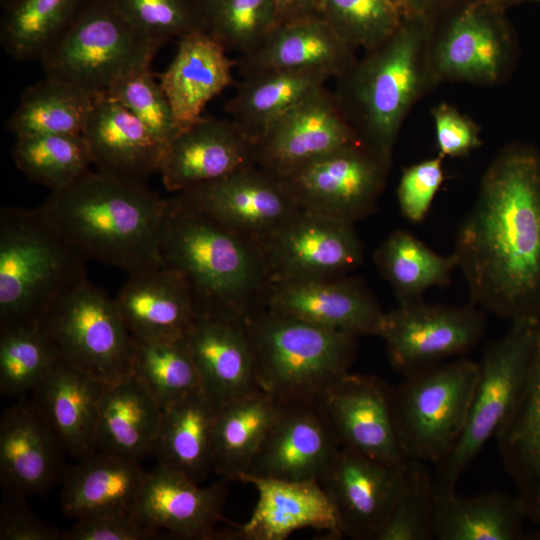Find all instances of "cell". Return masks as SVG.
<instances>
[{
	"instance_id": "cell-1",
	"label": "cell",
	"mask_w": 540,
	"mask_h": 540,
	"mask_svg": "<svg viewBox=\"0 0 540 540\" xmlns=\"http://www.w3.org/2000/svg\"><path fill=\"white\" fill-rule=\"evenodd\" d=\"M471 303L500 318H540V152L511 142L487 166L454 250Z\"/></svg>"
},
{
	"instance_id": "cell-2",
	"label": "cell",
	"mask_w": 540,
	"mask_h": 540,
	"mask_svg": "<svg viewBox=\"0 0 540 540\" xmlns=\"http://www.w3.org/2000/svg\"><path fill=\"white\" fill-rule=\"evenodd\" d=\"M166 200L144 182L88 170L40 206L63 237L86 259L128 275L162 267L161 227Z\"/></svg>"
},
{
	"instance_id": "cell-3",
	"label": "cell",
	"mask_w": 540,
	"mask_h": 540,
	"mask_svg": "<svg viewBox=\"0 0 540 540\" xmlns=\"http://www.w3.org/2000/svg\"><path fill=\"white\" fill-rule=\"evenodd\" d=\"M160 256L183 277L197 316L245 322L260 309L268 276L258 245L177 197L166 200Z\"/></svg>"
},
{
	"instance_id": "cell-4",
	"label": "cell",
	"mask_w": 540,
	"mask_h": 540,
	"mask_svg": "<svg viewBox=\"0 0 540 540\" xmlns=\"http://www.w3.org/2000/svg\"><path fill=\"white\" fill-rule=\"evenodd\" d=\"M433 21L404 16L396 30L343 75L333 91L359 141L392 165L404 120L439 84L430 61Z\"/></svg>"
},
{
	"instance_id": "cell-5",
	"label": "cell",
	"mask_w": 540,
	"mask_h": 540,
	"mask_svg": "<svg viewBox=\"0 0 540 540\" xmlns=\"http://www.w3.org/2000/svg\"><path fill=\"white\" fill-rule=\"evenodd\" d=\"M84 258L41 208L0 211V329L41 323L51 304L87 278Z\"/></svg>"
},
{
	"instance_id": "cell-6",
	"label": "cell",
	"mask_w": 540,
	"mask_h": 540,
	"mask_svg": "<svg viewBox=\"0 0 540 540\" xmlns=\"http://www.w3.org/2000/svg\"><path fill=\"white\" fill-rule=\"evenodd\" d=\"M260 388L279 401L318 400L350 372L357 337L257 310L245 322Z\"/></svg>"
},
{
	"instance_id": "cell-7",
	"label": "cell",
	"mask_w": 540,
	"mask_h": 540,
	"mask_svg": "<svg viewBox=\"0 0 540 540\" xmlns=\"http://www.w3.org/2000/svg\"><path fill=\"white\" fill-rule=\"evenodd\" d=\"M539 333L540 318L517 319L486 347L464 428L435 464L436 492L455 491L461 475L515 407L531 374Z\"/></svg>"
},
{
	"instance_id": "cell-8",
	"label": "cell",
	"mask_w": 540,
	"mask_h": 540,
	"mask_svg": "<svg viewBox=\"0 0 540 540\" xmlns=\"http://www.w3.org/2000/svg\"><path fill=\"white\" fill-rule=\"evenodd\" d=\"M479 363L457 358L405 377L394 388V418L406 459L437 464L466 423Z\"/></svg>"
},
{
	"instance_id": "cell-9",
	"label": "cell",
	"mask_w": 540,
	"mask_h": 540,
	"mask_svg": "<svg viewBox=\"0 0 540 540\" xmlns=\"http://www.w3.org/2000/svg\"><path fill=\"white\" fill-rule=\"evenodd\" d=\"M160 46L139 32L109 0H89L41 64L45 76L97 96L126 74L151 64Z\"/></svg>"
},
{
	"instance_id": "cell-10",
	"label": "cell",
	"mask_w": 540,
	"mask_h": 540,
	"mask_svg": "<svg viewBox=\"0 0 540 540\" xmlns=\"http://www.w3.org/2000/svg\"><path fill=\"white\" fill-rule=\"evenodd\" d=\"M42 325L62 357L105 383L131 375L133 339L115 299L86 278L59 296Z\"/></svg>"
},
{
	"instance_id": "cell-11",
	"label": "cell",
	"mask_w": 540,
	"mask_h": 540,
	"mask_svg": "<svg viewBox=\"0 0 540 540\" xmlns=\"http://www.w3.org/2000/svg\"><path fill=\"white\" fill-rule=\"evenodd\" d=\"M430 61L439 83L494 86L516 64L519 47L494 0H474L440 29L433 23Z\"/></svg>"
},
{
	"instance_id": "cell-12",
	"label": "cell",
	"mask_w": 540,
	"mask_h": 540,
	"mask_svg": "<svg viewBox=\"0 0 540 540\" xmlns=\"http://www.w3.org/2000/svg\"><path fill=\"white\" fill-rule=\"evenodd\" d=\"M485 326V311L472 303L455 307L422 299L385 312L379 336L392 367L408 377L468 352Z\"/></svg>"
},
{
	"instance_id": "cell-13",
	"label": "cell",
	"mask_w": 540,
	"mask_h": 540,
	"mask_svg": "<svg viewBox=\"0 0 540 540\" xmlns=\"http://www.w3.org/2000/svg\"><path fill=\"white\" fill-rule=\"evenodd\" d=\"M391 167L356 142L280 180L299 209L354 224L375 211Z\"/></svg>"
},
{
	"instance_id": "cell-14",
	"label": "cell",
	"mask_w": 540,
	"mask_h": 540,
	"mask_svg": "<svg viewBox=\"0 0 540 540\" xmlns=\"http://www.w3.org/2000/svg\"><path fill=\"white\" fill-rule=\"evenodd\" d=\"M270 280L345 276L363 261V244L349 223L299 210L258 244Z\"/></svg>"
},
{
	"instance_id": "cell-15",
	"label": "cell",
	"mask_w": 540,
	"mask_h": 540,
	"mask_svg": "<svg viewBox=\"0 0 540 540\" xmlns=\"http://www.w3.org/2000/svg\"><path fill=\"white\" fill-rule=\"evenodd\" d=\"M360 142L327 86L293 107L253 141L257 166L283 179L311 162Z\"/></svg>"
},
{
	"instance_id": "cell-16",
	"label": "cell",
	"mask_w": 540,
	"mask_h": 540,
	"mask_svg": "<svg viewBox=\"0 0 540 540\" xmlns=\"http://www.w3.org/2000/svg\"><path fill=\"white\" fill-rule=\"evenodd\" d=\"M176 197L255 244L301 210L281 180L257 165L195 185Z\"/></svg>"
},
{
	"instance_id": "cell-17",
	"label": "cell",
	"mask_w": 540,
	"mask_h": 540,
	"mask_svg": "<svg viewBox=\"0 0 540 540\" xmlns=\"http://www.w3.org/2000/svg\"><path fill=\"white\" fill-rule=\"evenodd\" d=\"M260 309L353 336H379L385 312L355 277L270 280Z\"/></svg>"
},
{
	"instance_id": "cell-18",
	"label": "cell",
	"mask_w": 540,
	"mask_h": 540,
	"mask_svg": "<svg viewBox=\"0 0 540 540\" xmlns=\"http://www.w3.org/2000/svg\"><path fill=\"white\" fill-rule=\"evenodd\" d=\"M394 388L374 375L347 373L318 399L342 446L388 465L406 460L394 418Z\"/></svg>"
},
{
	"instance_id": "cell-19",
	"label": "cell",
	"mask_w": 540,
	"mask_h": 540,
	"mask_svg": "<svg viewBox=\"0 0 540 540\" xmlns=\"http://www.w3.org/2000/svg\"><path fill=\"white\" fill-rule=\"evenodd\" d=\"M341 446L318 400L280 401L278 413L244 473L319 481Z\"/></svg>"
},
{
	"instance_id": "cell-20",
	"label": "cell",
	"mask_w": 540,
	"mask_h": 540,
	"mask_svg": "<svg viewBox=\"0 0 540 540\" xmlns=\"http://www.w3.org/2000/svg\"><path fill=\"white\" fill-rule=\"evenodd\" d=\"M236 481L255 488V508L245 523L217 529L215 539L284 540L306 528L326 531L333 538L343 536L336 509L318 480L292 481L242 473Z\"/></svg>"
},
{
	"instance_id": "cell-21",
	"label": "cell",
	"mask_w": 540,
	"mask_h": 540,
	"mask_svg": "<svg viewBox=\"0 0 540 540\" xmlns=\"http://www.w3.org/2000/svg\"><path fill=\"white\" fill-rule=\"evenodd\" d=\"M405 462L388 465L341 446L319 482L336 509L343 536L377 539L396 500Z\"/></svg>"
},
{
	"instance_id": "cell-22",
	"label": "cell",
	"mask_w": 540,
	"mask_h": 540,
	"mask_svg": "<svg viewBox=\"0 0 540 540\" xmlns=\"http://www.w3.org/2000/svg\"><path fill=\"white\" fill-rule=\"evenodd\" d=\"M203 486L161 464L146 471L132 517L142 526L189 540H214L227 497V483Z\"/></svg>"
},
{
	"instance_id": "cell-23",
	"label": "cell",
	"mask_w": 540,
	"mask_h": 540,
	"mask_svg": "<svg viewBox=\"0 0 540 540\" xmlns=\"http://www.w3.org/2000/svg\"><path fill=\"white\" fill-rule=\"evenodd\" d=\"M65 450L33 400L5 409L0 418V483L3 494H44L59 480Z\"/></svg>"
},
{
	"instance_id": "cell-24",
	"label": "cell",
	"mask_w": 540,
	"mask_h": 540,
	"mask_svg": "<svg viewBox=\"0 0 540 540\" xmlns=\"http://www.w3.org/2000/svg\"><path fill=\"white\" fill-rule=\"evenodd\" d=\"M256 165L253 141L230 119L203 116L168 145L159 172L169 192Z\"/></svg>"
},
{
	"instance_id": "cell-25",
	"label": "cell",
	"mask_w": 540,
	"mask_h": 540,
	"mask_svg": "<svg viewBox=\"0 0 540 540\" xmlns=\"http://www.w3.org/2000/svg\"><path fill=\"white\" fill-rule=\"evenodd\" d=\"M186 339L200 390L215 406L261 389L244 322L196 316Z\"/></svg>"
},
{
	"instance_id": "cell-26",
	"label": "cell",
	"mask_w": 540,
	"mask_h": 540,
	"mask_svg": "<svg viewBox=\"0 0 540 540\" xmlns=\"http://www.w3.org/2000/svg\"><path fill=\"white\" fill-rule=\"evenodd\" d=\"M348 44L320 14L277 24L263 43L236 59L241 76L272 71L314 69L338 78L357 61Z\"/></svg>"
},
{
	"instance_id": "cell-27",
	"label": "cell",
	"mask_w": 540,
	"mask_h": 540,
	"mask_svg": "<svg viewBox=\"0 0 540 540\" xmlns=\"http://www.w3.org/2000/svg\"><path fill=\"white\" fill-rule=\"evenodd\" d=\"M82 135L92 165L104 174L140 181L160 169L166 147L122 104L99 94Z\"/></svg>"
},
{
	"instance_id": "cell-28",
	"label": "cell",
	"mask_w": 540,
	"mask_h": 540,
	"mask_svg": "<svg viewBox=\"0 0 540 540\" xmlns=\"http://www.w3.org/2000/svg\"><path fill=\"white\" fill-rule=\"evenodd\" d=\"M115 302L132 338L141 340L185 337L197 316L183 277L163 266L128 275Z\"/></svg>"
},
{
	"instance_id": "cell-29",
	"label": "cell",
	"mask_w": 540,
	"mask_h": 540,
	"mask_svg": "<svg viewBox=\"0 0 540 540\" xmlns=\"http://www.w3.org/2000/svg\"><path fill=\"white\" fill-rule=\"evenodd\" d=\"M227 54L207 32L178 40L176 54L159 75V83L181 130L201 119L206 105L233 84L236 59Z\"/></svg>"
},
{
	"instance_id": "cell-30",
	"label": "cell",
	"mask_w": 540,
	"mask_h": 540,
	"mask_svg": "<svg viewBox=\"0 0 540 540\" xmlns=\"http://www.w3.org/2000/svg\"><path fill=\"white\" fill-rule=\"evenodd\" d=\"M105 382L63 357L33 391V401L66 454L77 460L95 450L100 399Z\"/></svg>"
},
{
	"instance_id": "cell-31",
	"label": "cell",
	"mask_w": 540,
	"mask_h": 540,
	"mask_svg": "<svg viewBox=\"0 0 540 540\" xmlns=\"http://www.w3.org/2000/svg\"><path fill=\"white\" fill-rule=\"evenodd\" d=\"M145 474L139 461L94 450L65 469L62 511L76 520L108 513L132 515Z\"/></svg>"
},
{
	"instance_id": "cell-32",
	"label": "cell",
	"mask_w": 540,
	"mask_h": 540,
	"mask_svg": "<svg viewBox=\"0 0 540 540\" xmlns=\"http://www.w3.org/2000/svg\"><path fill=\"white\" fill-rule=\"evenodd\" d=\"M495 436L526 520L540 533V333L527 385Z\"/></svg>"
},
{
	"instance_id": "cell-33",
	"label": "cell",
	"mask_w": 540,
	"mask_h": 540,
	"mask_svg": "<svg viewBox=\"0 0 540 540\" xmlns=\"http://www.w3.org/2000/svg\"><path fill=\"white\" fill-rule=\"evenodd\" d=\"M162 410L132 374L106 383L99 405L95 450L140 462L151 455Z\"/></svg>"
},
{
	"instance_id": "cell-34",
	"label": "cell",
	"mask_w": 540,
	"mask_h": 540,
	"mask_svg": "<svg viewBox=\"0 0 540 540\" xmlns=\"http://www.w3.org/2000/svg\"><path fill=\"white\" fill-rule=\"evenodd\" d=\"M215 413L201 390L164 408L151 450L157 463L202 484L214 472Z\"/></svg>"
},
{
	"instance_id": "cell-35",
	"label": "cell",
	"mask_w": 540,
	"mask_h": 540,
	"mask_svg": "<svg viewBox=\"0 0 540 540\" xmlns=\"http://www.w3.org/2000/svg\"><path fill=\"white\" fill-rule=\"evenodd\" d=\"M321 70H272L242 77L225 106L229 119L254 141L273 122L327 86Z\"/></svg>"
},
{
	"instance_id": "cell-36",
	"label": "cell",
	"mask_w": 540,
	"mask_h": 540,
	"mask_svg": "<svg viewBox=\"0 0 540 540\" xmlns=\"http://www.w3.org/2000/svg\"><path fill=\"white\" fill-rule=\"evenodd\" d=\"M526 516L518 497L491 492L464 497L436 492L434 538L438 540H518Z\"/></svg>"
},
{
	"instance_id": "cell-37",
	"label": "cell",
	"mask_w": 540,
	"mask_h": 540,
	"mask_svg": "<svg viewBox=\"0 0 540 540\" xmlns=\"http://www.w3.org/2000/svg\"><path fill=\"white\" fill-rule=\"evenodd\" d=\"M280 401L271 394L253 393L216 406L213 430L214 472L236 481L246 472L273 423Z\"/></svg>"
},
{
	"instance_id": "cell-38",
	"label": "cell",
	"mask_w": 540,
	"mask_h": 540,
	"mask_svg": "<svg viewBox=\"0 0 540 540\" xmlns=\"http://www.w3.org/2000/svg\"><path fill=\"white\" fill-rule=\"evenodd\" d=\"M89 0H16L3 10L0 42L17 61H41L62 40Z\"/></svg>"
},
{
	"instance_id": "cell-39",
	"label": "cell",
	"mask_w": 540,
	"mask_h": 540,
	"mask_svg": "<svg viewBox=\"0 0 540 540\" xmlns=\"http://www.w3.org/2000/svg\"><path fill=\"white\" fill-rule=\"evenodd\" d=\"M95 97L70 82L45 76L23 91L7 128L16 136L82 134Z\"/></svg>"
},
{
	"instance_id": "cell-40",
	"label": "cell",
	"mask_w": 540,
	"mask_h": 540,
	"mask_svg": "<svg viewBox=\"0 0 540 540\" xmlns=\"http://www.w3.org/2000/svg\"><path fill=\"white\" fill-rule=\"evenodd\" d=\"M375 265L391 285L398 304L423 299L431 287L446 285L457 269L456 259L441 255L413 234L396 230L374 253Z\"/></svg>"
},
{
	"instance_id": "cell-41",
	"label": "cell",
	"mask_w": 540,
	"mask_h": 540,
	"mask_svg": "<svg viewBox=\"0 0 540 540\" xmlns=\"http://www.w3.org/2000/svg\"><path fill=\"white\" fill-rule=\"evenodd\" d=\"M12 157L29 180L52 192L74 183L92 165L90 149L82 134L16 136Z\"/></svg>"
},
{
	"instance_id": "cell-42",
	"label": "cell",
	"mask_w": 540,
	"mask_h": 540,
	"mask_svg": "<svg viewBox=\"0 0 540 540\" xmlns=\"http://www.w3.org/2000/svg\"><path fill=\"white\" fill-rule=\"evenodd\" d=\"M133 339L131 374L162 409L200 390L199 375L185 337Z\"/></svg>"
},
{
	"instance_id": "cell-43",
	"label": "cell",
	"mask_w": 540,
	"mask_h": 540,
	"mask_svg": "<svg viewBox=\"0 0 540 540\" xmlns=\"http://www.w3.org/2000/svg\"><path fill=\"white\" fill-rule=\"evenodd\" d=\"M62 355L42 325L0 329V392L22 396L34 391Z\"/></svg>"
},
{
	"instance_id": "cell-44",
	"label": "cell",
	"mask_w": 540,
	"mask_h": 540,
	"mask_svg": "<svg viewBox=\"0 0 540 540\" xmlns=\"http://www.w3.org/2000/svg\"><path fill=\"white\" fill-rule=\"evenodd\" d=\"M207 33L225 50L247 55L276 26L273 0H200Z\"/></svg>"
},
{
	"instance_id": "cell-45",
	"label": "cell",
	"mask_w": 540,
	"mask_h": 540,
	"mask_svg": "<svg viewBox=\"0 0 540 540\" xmlns=\"http://www.w3.org/2000/svg\"><path fill=\"white\" fill-rule=\"evenodd\" d=\"M425 464L406 460L396 500L376 540L435 539L436 490Z\"/></svg>"
},
{
	"instance_id": "cell-46",
	"label": "cell",
	"mask_w": 540,
	"mask_h": 540,
	"mask_svg": "<svg viewBox=\"0 0 540 540\" xmlns=\"http://www.w3.org/2000/svg\"><path fill=\"white\" fill-rule=\"evenodd\" d=\"M319 13L348 44L364 51L387 39L404 17L390 0H320Z\"/></svg>"
},
{
	"instance_id": "cell-47",
	"label": "cell",
	"mask_w": 540,
	"mask_h": 540,
	"mask_svg": "<svg viewBox=\"0 0 540 540\" xmlns=\"http://www.w3.org/2000/svg\"><path fill=\"white\" fill-rule=\"evenodd\" d=\"M139 32L160 45L207 32L200 0H109Z\"/></svg>"
},
{
	"instance_id": "cell-48",
	"label": "cell",
	"mask_w": 540,
	"mask_h": 540,
	"mask_svg": "<svg viewBox=\"0 0 540 540\" xmlns=\"http://www.w3.org/2000/svg\"><path fill=\"white\" fill-rule=\"evenodd\" d=\"M101 94L127 108L166 148L181 131L151 64L126 74Z\"/></svg>"
},
{
	"instance_id": "cell-49",
	"label": "cell",
	"mask_w": 540,
	"mask_h": 540,
	"mask_svg": "<svg viewBox=\"0 0 540 540\" xmlns=\"http://www.w3.org/2000/svg\"><path fill=\"white\" fill-rule=\"evenodd\" d=\"M443 157L439 154L404 169L397 200L402 215L411 223H419L428 215L433 200L444 181Z\"/></svg>"
},
{
	"instance_id": "cell-50",
	"label": "cell",
	"mask_w": 540,
	"mask_h": 540,
	"mask_svg": "<svg viewBox=\"0 0 540 540\" xmlns=\"http://www.w3.org/2000/svg\"><path fill=\"white\" fill-rule=\"evenodd\" d=\"M439 155L460 158L482 146L481 128L455 106L441 102L431 109Z\"/></svg>"
},
{
	"instance_id": "cell-51",
	"label": "cell",
	"mask_w": 540,
	"mask_h": 540,
	"mask_svg": "<svg viewBox=\"0 0 540 540\" xmlns=\"http://www.w3.org/2000/svg\"><path fill=\"white\" fill-rule=\"evenodd\" d=\"M161 532L139 524L130 514H98L77 519L64 540H150Z\"/></svg>"
},
{
	"instance_id": "cell-52",
	"label": "cell",
	"mask_w": 540,
	"mask_h": 540,
	"mask_svg": "<svg viewBox=\"0 0 540 540\" xmlns=\"http://www.w3.org/2000/svg\"><path fill=\"white\" fill-rule=\"evenodd\" d=\"M25 498L3 494L0 540H64L65 531L41 519L26 504Z\"/></svg>"
},
{
	"instance_id": "cell-53",
	"label": "cell",
	"mask_w": 540,
	"mask_h": 540,
	"mask_svg": "<svg viewBox=\"0 0 540 540\" xmlns=\"http://www.w3.org/2000/svg\"><path fill=\"white\" fill-rule=\"evenodd\" d=\"M276 25L319 13L320 0H273Z\"/></svg>"
},
{
	"instance_id": "cell-54",
	"label": "cell",
	"mask_w": 540,
	"mask_h": 540,
	"mask_svg": "<svg viewBox=\"0 0 540 540\" xmlns=\"http://www.w3.org/2000/svg\"><path fill=\"white\" fill-rule=\"evenodd\" d=\"M404 16L422 17L434 21L436 9L448 0H398Z\"/></svg>"
},
{
	"instance_id": "cell-55",
	"label": "cell",
	"mask_w": 540,
	"mask_h": 540,
	"mask_svg": "<svg viewBox=\"0 0 540 540\" xmlns=\"http://www.w3.org/2000/svg\"><path fill=\"white\" fill-rule=\"evenodd\" d=\"M16 0H0V6L2 10L9 7L11 4H13Z\"/></svg>"
},
{
	"instance_id": "cell-56",
	"label": "cell",
	"mask_w": 540,
	"mask_h": 540,
	"mask_svg": "<svg viewBox=\"0 0 540 540\" xmlns=\"http://www.w3.org/2000/svg\"><path fill=\"white\" fill-rule=\"evenodd\" d=\"M390 1H392L393 3H395V4L400 8L399 1H398V0H390ZM400 10H401V8H400ZM401 12H402V11H401Z\"/></svg>"
},
{
	"instance_id": "cell-57",
	"label": "cell",
	"mask_w": 540,
	"mask_h": 540,
	"mask_svg": "<svg viewBox=\"0 0 540 540\" xmlns=\"http://www.w3.org/2000/svg\"><path fill=\"white\" fill-rule=\"evenodd\" d=\"M536 1H539V2H540V0H536Z\"/></svg>"
}]
</instances>
